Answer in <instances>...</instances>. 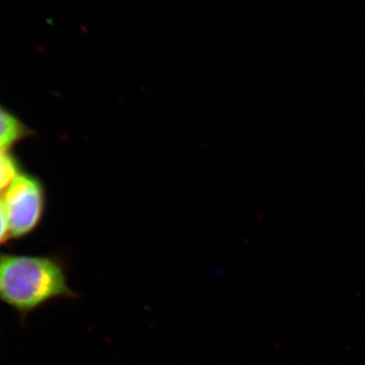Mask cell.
I'll list each match as a JSON object with an SVG mask.
<instances>
[{
	"mask_svg": "<svg viewBox=\"0 0 365 365\" xmlns=\"http://www.w3.org/2000/svg\"><path fill=\"white\" fill-rule=\"evenodd\" d=\"M19 175V163L16 158L6 150H0V193H6Z\"/></svg>",
	"mask_w": 365,
	"mask_h": 365,
	"instance_id": "4",
	"label": "cell"
},
{
	"mask_svg": "<svg viewBox=\"0 0 365 365\" xmlns=\"http://www.w3.org/2000/svg\"><path fill=\"white\" fill-rule=\"evenodd\" d=\"M63 262L56 257L0 253V302L21 321L57 299H78Z\"/></svg>",
	"mask_w": 365,
	"mask_h": 365,
	"instance_id": "1",
	"label": "cell"
},
{
	"mask_svg": "<svg viewBox=\"0 0 365 365\" xmlns=\"http://www.w3.org/2000/svg\"><path fill=\"white\" fill-rule=\"evenodd\" d=\"M29 134L30 131L18 118L0 107V150H6Z\"/></svg>",
	"mask_w": 365,
	"mask_h": 365,
	"instance_id": "3",
	"label": "cell"
},
{
	"mask_svg": "<svg viewBox=\"0 0 365 365\" xmlns=\"http://www.w3.org/2000/svg\"><path fill=\"white\" fill-rule=\"evenodd\" d=\"M11 232H9V220L4 208V202L0 200V246L4 245L7 240L11 237Z\"/></svg>",
	"mask_w": 365,
	"mask_h": 365,
	"instance_id": "5",
	"label": "cell"
},
{
	"mask_svg": "<svg viewBox=\"0 0 365 365\" xmlns=\"http://www.w3.org/2000/svg\"><path fill=\"white\" fill-rule=\"evenodd\" d=\"M2 202L11 237L20 239L39 225L44 210V190L39 180L20 174L6 190Z\"/></svg>",
	"mask_w": 365,
	"mask_h": 365,
	"instance_id": "2",
	"label": "cell"
}]
</instances>
